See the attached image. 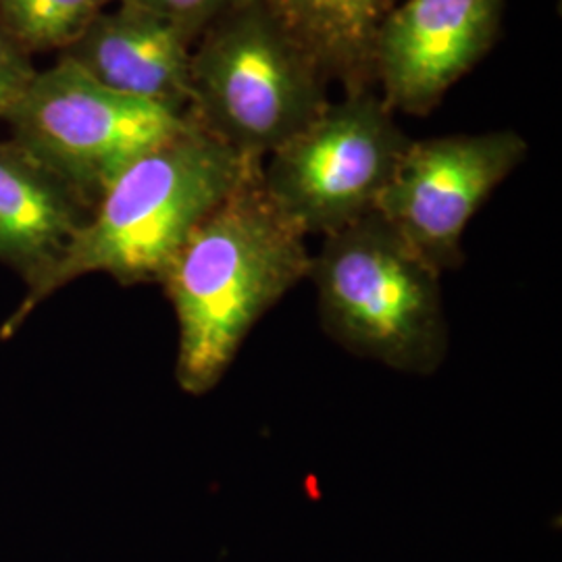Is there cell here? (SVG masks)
Wrapping results in <instances>:
<instances>
[{
	"label": "cell",
	"instance_id": "1",
	"mask_svg": "<svg viewBox=\"0 0 562 562\" xmlns=\"http://www.w3.org/2000/svg\"><path fill=\"white\" fill-rule=\"evenodd\" d=\"M306 238L278 213L261 167L196 227L161 283L178 319L176 378L209 394L262 315L308 278Z\"/></svg>",
	"mask_w": 562,
	"mask_h": 562
},
{
	"label": "cell",
	"instance_id": "2",
	"mask_svg": "<svg viewBox=\"0 0 562 562\" xmlns=\"http://www.w3.org/2000/svg\"><path fill=\"white\" fill-rule=\"evenodd\" d=\"M259 167L192 121L102 192L59 262L25 290L0 338L15 336L42 302L83 276L106 273L121 285L161 283L196 227Z\"/></svg>",
	"mask_w": 562,
	"mask_h": 562
},
{
	"label": "cell",
	"instance_id": "3",
	"mask_svg": "<svg viewBox=\"0 0 562 562\" xmlns=\"http://www.w3.org/2000/svg\"><path fill=\"white\" fill-rule=\"evenodd\" d=\"M442 273L378 211L325 236L311 257L323 331L355 357L434 375L448 355Z\"/></svg>",
	"mask_w": 562,
	"mask_h": 562
},
{
	"label": "cell",
	"instance_id": "4",
	"mask_svg": "<svg viewBox=\"0 0 562 562\" xmlns=\"http://www.w3.org/2000/svg\"><path fill=\"white\" fill-rule=\"evenodd\" d=\"M319 63L262 0H240L192 46L188 117L250 161H265L329 104Z\"/></svg>",
	"mask_w": 562,
	"mask_h": 562
},
{
	"label": "cell",
	"instance_id": "5",
	"mask_svg": "<svg viewBox=\"0 0 562 562\" xmlns=\"http://www.w3.org/2000/svg\"><path fill=\"white\" fill-rule=\"evenodd\" d=\"M411 142L375 88L344 94L261 162L262 190L304 238H325L375 211Z\"/></svg>",
	"mask_w": 562,
	"mask_h": 562
},
{
	"label": "cell",
	"instance_id": "6",
	"mask_svg": "<svg viewBox=\"0 0 562 562\" xmlns=\"http://www.w3.org/2000/svg\"><path fill=\"white\" fill-rule=\"evenodd\" d=\"M4 121L11 138L90 209L132 162L192 125L188 115L104 88L65 59L34 76Z\"/></svg>",
	"mask_w": 562,
	"mask_h": 562
},
{
	"label": "cell",
	"instance_id": "7",
	"mask_svg": "<svg viewBox=\"0 0 562 562\" xmlns=\"http://www.w3.org/2000/svg\"><path fill=\"white\" fill-rule=\"evenodd\" d=\"M525 157L515 130L413 140L375 211L436 271H454L467 225Z\"/></svg>",
	"mask_w": 562,
	"mask_h": 562
},
{
	"label": "cell",
	"instance_id": "8",
	"mask_svg": "<svg viewBox=\"0 0 562 562\" xmlns=\"http://www.w3.org/2000/svg\"><path fill=\"white\" fill-rule=\"evenodd\" d=\"M506 0H402L383 20L373 69L392 111L429 115L494 48Z\"/></svg>",
	"mask_w": 562,
	"mask_h": 562
},
{
	"label": "cell",
	"instance_id": "9",
	"mask_svg": "<svg viewBox=\"0 0 562 562\" xmlns=\"http://www.w3.org/2000/svg\"><path fill=\"white\" fill-rule=\"evenodd\" d=\"M192 46L171 21L117 0L113 11L104 9L90 21L59 59L117 94L188 115Z\"/></svg>",
	"mask_w": 562,
	"mask_h": 562
},
{
	"label": "cell",
	"instance_id": "10",
	"mask_svg": "<svg viewBox=\"0 0 562 562\" xmlns=\"http://www.w3.org/2000/svg\"><path fill=\"white\" fill-rule=\"evenodd\" d=\"M92 209L21 144L0 140V262L25 290L59 262Z\"/></svg>",
	"mask_w": 562,
	"mask_h": 562
},
{
	"label": "cell",
	"instance_id": "11",
	"mask_svg": "<svg viewBox=\"0 0 562 562\" xmlns=\"http://www.w3.org/2000/svg\"><path fill=\"white\" fill-rule=\"evenodd\" d=\"M344 94L373 90V50L383 20L401 0H262Z\"/></svg>",
	"mask_w": 562,
	"mask_h": 562
},
{
	"label": "cell",
	"instance_id": "12",
	"mask_svg": "<svg viewBox=\"0 0 562 562\" xmlns=\"http://www.w3.org/2000/svg\"><path fill=\"white\" fill-rule=\"evenodd\" d=\"M111 2L117 0H0V23L32 57L63 53Z\"/></svg>",
	"mask_w": 562,
	"mask_h": 562
},
{
	"label": "cell",
	"instance_id": "13",
	"mask_svg": "<svg viewBox=\"0 0 562 562\" xmlns=\"http://www.w3.org/2000/svg\"><path fill=\"white\" fill-rule=\"evenodd\" d=\"M130 2L140 4L144 9L171 21L181 34L194 44L213 21L222 18L225 11H229L240 0H130Z\"/></svg>",
	"mask_w": 562,
	"mask_h": 562
},
{
	"label": "cell",
	"instance_id": "14",
	"mask_svg": "<svg viewBox=\"0 0 562 562\" xmlns=\"http://www.w3.org/2000/svg\"><path fill=\"white\" fill-rule=\"evenodd\" d=\"M36 74L32 55L0 23V120L20 102Z\"/></svg>",
	"mask_w": 562,
	"mask_h": 562
}]
</instances>
